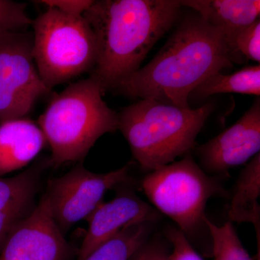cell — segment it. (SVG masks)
<instances>
[{
    "mask_svg": "<svg viewBox=\"0 0 260 260\" xmlns=\"http://www.w3.org/2000/svg\"><path fill=\"white\" fill-rule=\"evenodd\" d=\"M225 37L198 13L186 15L158 54L121 82L118 93L189 109L191 92L232 68Z\"/></svg>",
    "mask_w": 260,
    "mask_h": 260,
    "instance_id": "obj_1",
    "label": "cell"
},
{
    "mask_svg": "<svg viewBox=\"0 0 260 260\" xmlns=\"http://www.w3.org/2000/svg\"><path fill=\"white\" fill-rule=\"evenodd\" d=\"M178 0H101L83 15L98 45L90 77L103 92L115 90L134 74L155 44L179 18Z\"/></svg>",
    "mask_w": 260,
    "mask_h": 260,
    "instance_id": "obj_2",
    "label": "cell"
},
{
    "mask_svg": "<svg viewBox=\"0 0 260 260\" xmlns=\"http://www.w3.org/2000/svg\"><path fill=\"white\" fill-rule=\"evenodd\" d=\"M214 108L211 103L192 109L141 99L118 114V130L142 169L153 172L189 153Z\"/></svg>",
    "mask_w": 260,
    "mask_h": 260,
    "instance_id": "obj_3",
    "label": "cell"
},
{
    "mask_svg": "<svg viewBox=\"0 0 260 260\" xmlns=\"http://www.w3.org/2000/svg\"><path fill=\"white\" fill-rule=\"evenodd\" d=\"M104 94L89 77L51 99L37 122L50 145L51 165L82 160L101 137L118 130V114L108 107Z\"/></svg>",
    "mask_w": 260,
    "mask_h": 260,
    "instance_id": "obj_4",
    "label": "cell"
},
{
    "mask_svg": "<svg viewBox=\"0 0 260 260\" xmlns=\"http://www.w3.org/2000/svg\"><path fill=\"white\" fill-rule=\"evenodd\" d=\"M31 26L34 63L49 90L93 71L97 41L84 16H70L47 8L32 20Z\"/></svg>",
    "mask_w": 260,
    "mask_h": 260,
    "instance_id": "obj_5",
    "label": "cell"
},
{
    "mask_svg": "<svg viewBox=\"0 0 260 260\" xmlns=\"http://www.w3.org/2000/svg\"><path fill=\"white\" fill-rule=\"evenodd\" d=\"M142 188L154 206L184 234H193L205 224L208 200L223 194L220 183L206 174L189 153L150 172L142 181Z\"/></svg>",
    "mask_w": 260,
    "mask_h": 260,
    "instance_id": "obj_6",
    "label": "cell"
},
{
    "mask_svg": "<svg viewBox=\"0 0 260 260\" xmlns=\"http://www.w3.org/2000/svg\"><path fill=\"white\" fill-rule=\"evenodd\" d=\"M51 90L43 83L32 57V32L0 34V123L25 118Z\"/></svg>",
    "mask_w": 260,
    "mask_h": 260,
    "instance_id": "obj_7",
    "label": "cell"
},
{
    "mask_svg": "<svg viewBox=\"0 0 260 260\" xmlns=\"http://www.w3.org/2000/svg\"><path fill=\"white\" fill-rule=\"evenodd\" d=\"M128 165L97 174L78 165L62 177L51 179L46 194L51 213L63 234L74 224L87 219L103 202L104 194L129 179Z\"/></svg>",
    "mask_w": 260,
    "mask_h": 260,
    "instance_id": "obj_8",
    "label": "cell"
},
{
    "mask_svg": "<svg viewBox=\"0 0 260 260\" xmlns=\"http://www.w3.org/2000/svg\"><path fill=\"white\" fill-rule=\"evenodd\" d=\"M0 252V260H64L70 247L44 194L31 213L13 229Z\"/></svg>",
    "mask_w": 260,
    "mask_h": 260,
    "instance_id": "obj_9",
    "label": "cell"
},
{
    "mask_svg": "<svg viewBox=\"0 0 260 260\" xmlns=\"http://www.w3.org/2000/svg\"><path fill=\"white\" fill-rule=\"evenodd\" d=\"M260 150V99L223 133L197 148L208 172L223 174L254 158Z\"/></svg>",
    "mask_w": 260,
    "mask_h": 260,
    "instance_id": "obj_10",
    "label": "cell"
},
{
    "mask_svg": "<svg viewBox=\"0 0 260 260\" xmlns=\"http://www.w3.org/2000/svg\"><path fill=\"white\" fill-rule=\"evenodd\" d=\"M158 214L136 195L124 193L108 203L102 202L86 219L88 232L78 253L83 260L99 246L112 239L122 229L156 220Z\"/></svg>",
    "mask_w": 260,
    "mask_h": 260,
    "instance_id": "obj_11",
    "label": "cell"
},
{
    "mask_svg": "<svg viewBox=\"0 0 260 260\" xmlns=\"http://www.w3.org/2000/svg\"><path fill=\"white\" fill-rule=\"evenodd\" d=\"M46 143L41 128L28 118L0 123V176L26 167Z\"/></svg>",
    "mask_w": 260,
    "mask_h": 260,
    "instance_id": "obj_12",
    "label": "cell"
},
{
    "mask_svg": "<svg viewBox=\"0 0 260 260\" xmlns=\"http://www.w3.org/2000/svg\"><path fill=\"white\" fill-rule=\"evenodd\" d=\"M38 173V169L32 168L15 177L0 179V246L35 208Z\"/></svg>",
    "mask_w": 260,
    "mask_h": 260,
    "instance_id": "obj_13",
    "label": "cell"
},
{
    "mask_svg": "<svg viewBox=\"0 0 260 260\" xmlns=\"http://www.w3.org/2000/svg\"><path fill=\"white\" fill-rule=\"evenodd\" d=\"M181 6L191 8L224 37L245 28L259 19V0H184Z\"/></svg>",
    "mask_w": 260,
    "mask_h": 260,
    "instance_id": "obj_14",
    "label": "cell"
},
{
    "mask_svg": "<svg viewBox=\"0 0 260 260\" xmlns=\"http://www.w3.org/2000/svg\"><path fill=\"white\" fill-rule=\"evenodd\" d=\"M260 153L256 154L241 172L231 200L229 222L249 223L254 225L259 251Z\"/></svg>",
    "mask_w": 260,
    "mask_h": 260,
    "instance_id": "obj_15",
    "label": "cell"
},
{
    "mask_svg": "<svg viewBox=\"0 0 260 260\" xmlns=\"http://www.w3.org/2000/svg\"><path fill=\"white\" fill-rule=\"evenodd\" d=\"M260 95V65L244 67L232 74L221 72L210 75L191 92L189 98L205 99L219 93Z\"/></svg>",
    "mask_w": 260,
    "mask_h": 260,
    "instance_id": "obj_16",
    "label": "cell"
},
{
    "mask_svg": "<svg viewBox=\"0 0 260 260\" xmlns=\"http://www.w3.org/2000/svg\"><path fill=\"white\" fill-rule=\"evenodd\" d=\"M149 223L128 226L99 246L83 260H131L145 246Z\"/></svg>",
    "mask_w": 260,
    "mask_h": 260,
    "instance_id": "obj_17",
    "label": "cell"
},
{
    "mask_svg": "<svg viewBox=\"0 0 260 260\" xmlns=\"http://www.w3.org/2000/svg\"><path fill=\"white\" fill-rule=\"evenodd\" d=\"M205 224L211 238L214 260H252L243 246L232 222L217 225L206 218Z\"/></svg>",
    "mask_w": 260,
    "mask_h": 260,
    "instance_id": "obj_18",
    "label": "cell"
},
{
    "mask_svg": "<svg viewBox=\"0 0 260 260\" xmlns=\"http://www.w3.org/2000/svg\"><path fill=\"white\" fill-rule=\"evenodd\" d=\"M225 37L232 61L234 56L260 62V19Z\"/></svg>",
    "mask_w": 260,
    "mask_h": 260,
    "instance_id": "obj_19",
    "label": "cell"
},
{
    "mask_svg": "<svg viewBox=\"0 0 260 260\" xmlns=\"http://www.w3.org/2000/svg\"><path fill=\"white\" fill-rule=\"evenodd\" d=\"M27 5L10 0H0V34L18 31L31 25L26 13Z\"/></svg>",
    "mask_w": 260,
    "mask_h": 260,
    "instance_id": "obj_20",
    "label": "cell"
},
{
    "mask_svg": "<svg viewBox=\"0 0 260 260\" xmlns=\"http://www.w3.org/2000/svg\"><path fill=\"white\" fill-rule=\"evenodd\" d=\"M167 237L173 245V251L167 260H203L179 229L171 228Z\"/></svg>",
    "mask_w": 260,
    "mask_h": 260,
    "instance_id": "obj_21",
    "label": "cell"
},
{
    "mask_svg": "<svg viewBox=\"0 0 260 260\" xmlns=\"http://www.w3.org/2000/svg\"><path fill=\"white\" fill-rule=\"evenodd\" d=\"M47 6V8H54L61 13L70 16H83L85 12L93 5L91 0H42L35 1Z\"/></svg>",
    "mask_w": 260,
    "mask_h": 260,
    "instance_id": "obj_22",
    "label": "cell"
},
{
    "mask_svg": "<svg viewBox=\"0 0 260 260\" xmlns=\"http://www.w3.org/2000/svg\"><path fill=\"white\" fill-rule=\"evenodd\" d=\"M168 254L164 248L160 246H148L146 260H167Z\"/></svg>",
    "mask_w": 260,
    "mask_h": 260,
    "instance_id": "obj_23",
    "label": "cell"
},
{
    "mask_svg": "<svg viewBox=\"0 0 260 260\" xmlns=\"http://www.w3.org/2000/svg\"><path fill=\"white\" fill-rule=\"evenodd\" d=\"M147 255H148V246H144L137 253L133 260H146Z\"/></svg>",
    "mask_w": 260,
    "mask_h": 260,
    "instance_id": "obj_24",
    "label": "cell"
}]
</instances>
